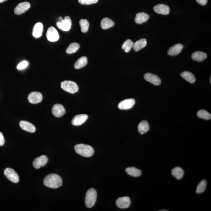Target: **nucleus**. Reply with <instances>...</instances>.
Listing matches in <instances>:
<instances>
[{
  "instance_id": "37",
  "label": "nucleus",
  "mask_w": 211,
  "mask_h": 211,
  "mask_svg": "<svg viewBox=\"0 0 211 211\" xmlns=\"http://www.w3.org/2000/svg\"><path fill=\"white\" fill-rule=\"evenodd\" d=\"M197 3L201 5L204 6L207 4L208 0H196Z\"/></svg>"
},
{
  "instance_id": "19",
  "label": "nucleus",
  "mask_w": 211,
  "mask_h": 211,
  "mask_svg": "<svg viewBox=\"0 0 211 211\" xmlns=\"http://www.w3.org/2000/svg\"><path fill=\"white\" fill-rule=\"evenodd\" d=\"M183 48V46L180 43L176 44L171 47L167 51L169 55L171 56H176L181 52Z\"/></svg>"
},
{
  "instance_id": "25",
  "label": "nucleus",
  "mask_w": 211,
  "mask_h": 211,
  "mask_svg": "<svg viewBox=\"0 0 211 211\" xmlns=\"http://www.w3.org/2000/svg\"><path fill=\"white\" fill-rule=\"evenodd\" d=\"M181 75L185 80L189 82L193 83L196 81V78L194 75L191 72L185 71L181 73Z\"/></svg>"
},
{
  "instance_id": "20",
  "label": "nucleus",
  "mask_w": 211,
  "mask_h": 211,
  "mask_svg": "<svg viewBox=\"0 0 211 211\" xmlns=\"http://www.w3.org/2000/svg\"><path fill=\"white\" fill-rule=\"evenodd\" d=\"M149 19V14L146 13L142 12L136 14L135 21L136 23L141 24L147 21Z\"/></svg>"
},
{
  "instance_id": "9",
  "label": "nucleus",
  "mask_w": 211,
  "mask_h": 211,
  "mask_svg": "<svg viewBox=\"0 0 211 211\" xmlns=\"http://www.w3.org/2000/svg\"><path fill=\"white\" fill-rule=\"evenodd\" d=\"M30 7V3L27 2L21 3L16 6L14 10V13L17 15H20L28 10Z\"/></svg>"
},
{
  "instance_id": "4",
  "label": "nucleus",
  "mask_w": 211,
  "mask_h": 211,
  "mask_svg": "<svg viewBox=\"0 0 211 211\" xmlns=\"http://www.w3.org/2000/svg\"><path fill=\"white\" fill-rule=\"evenodd\" d=\"M61 87L64 91L72 94L78 92L79 90L78 85L72 81H64L61 83Z\"/></svg>"
},
{
  "instance_id": "35",
  "label": "nucleus",
  "mask_w": 211,
  "mask_h": 211,
  "mask_svg": "<svg viewBox=\"0 0 211 211\" xmlns=\"http://www.w3.org/2000/svg\"><path fill=\"white\" fill-rule=\"evenodd\" d=\"M28 65V62L26 61H22L17 66V69L19 70H22L26 68Z\"/></svg>"
},
{
  "instance_id": "21",
  "label": "nucleus",
  "mask_w": 211,
  "mask_h": 211,
  "mask_svg": "<svg viewBox=\"0 0 211 211\" xmlns=\"http://www.w3.org/2000/svg\"><path fill=\"white\" fill-rule=\"evenodd\" d=\"M191 57L193 60L198 62H202L207 58V54L202 51H197L192 53Z\"/></svg>"
},
{
  "instance_id": "10",
  "label": "nucleus",
  "mask_w": 211,
  "mask_h": 211,
  "mask_svg": "<svg viewBox=\"0 0 211 211\" xmlns=\"http://www.w3.org/2000/svg\"><path fill=\"white\" fill-rule=\"evenodd\" d=\"M43 99L42 95L37 92H33L29 95L28 99L31 103L36 104L40 103Z\"/></svg>"
},
{
  "instance_id": "36",
  "label": "nucleus",
  "mask_w": 211,
  "mask_h": 211,
  "mask_svg": "<svg viewBox=\"0 0 211 211\" xmlns=\"http://www.w3.org/2000/svg\"><path fill=\"white\" fill-rule=\"evenodd\" d=\"M5 143V140L3 134L0 132V146L4 145Z\"/></svg>"
},
{
  "instance_id": "30",
  "label": "nucleus",
  "mask_w": 211,
  "mask_h": 211,
  "mask_svg": "<svg viewBox=\"0 0 211 211\" xmlns=\"http://www.w3.org/2000/svg\"><path fill=\"white\" fill-rule=\"evenodd\" d=\"M134 43L131 40L128 39L124 42L122 47V49H123L125 52L128 53L131 50L132 47H133Z\"/></svg>"
},
{
  "instance_id": "12",
  "label": "nucleus",
  "mask_w": 211,
  "mask_h": 211,
  "mask_svg": "<svg viewBox=\"0 0 211 211\" xmlns=\"http://www.w3.org/2000/svg\"><path fill=\"white\" fill-rule=\"evenodd\" d=\"M48 161V158L46 156L42 155L34 159L33 162V165L35 169H39L46 165Z\"/></svg>"
},
{
  "instance_id": "11",
  "label": "nucleus",
  "mask_w": 211,
  "mask_h": 211,
  "mask_svg": "<svg viewBox=\"0 0 211 211\" xmlns=\"http://www.w3.org/2000/svg\"><path fill=\"white\" fill-rule=\"evenodd\" d=\"M135 103V99H129L124 100L119 103L118 108L122 110H127L131 109Z\"/></svg>"
},
{
  "instance_id": "31",
  "label": "nucleus",
  "mask_w": 211,
  "mask_h": 211,
  "mask_svg": "<svg viewBox=\"0 0 211 211\" xmlns=\"http://www.w3.org/2000/svg\"><path fill=\"white\" fill-rule=\"evenodd\" d=\"M80 25L81 30L83 33L87 32L89 29V23L87 20L86 19H81L80 21Z\"/></svg>"
},
{
  "instance_id": "28",
  "label": "nucleus",
  "mask_w": 211,
  "mask_h": 211,
  "mask_svg": "<svg viewBox=\"0 0 211 211\" xmlns=\"http://www.w3.org/2000/svg\"><path fill=\"white\" fill-rule=\"evenodd\" d=\"M172 174L178 180L181 179L184 175V172L183 169L180 167H176L172 170Z\"/></svg>"
},
{
  "instance_id": "7",
  "label": "nucleus",
  "mask_w": 211,
  "mask_h": 211,
  "mask_svg": "<svg viewBox=\"0 0 211 211\" xmlns=\"http://www.w3.org/2000/svg\"><path fill=\"white\" fill-rule=\"evenodd\" d=\"M47 38L49 41L51 42L57 41L59 39L58 33L54 27L51 26L48 29L46 33Z\"/></svg>"
},
{
  "instance_id": "5",
  "label": "nucleus",
  "mask_w": 211,
  "mask_h": 211,
  "mask_svg": "<svg viewBox=\"0 0 211 211\" xmlns=\"http://www.w3.org/2000/svg\"><path fill=\"white\" fill-rule=\"evenodd\" d=\"M56 25L64 31H69L71 27L72 20L69 16H66L64 19L56 23Z\"/></svg>"
},
{
  "instance_id": "27",
  "label": "nucleus",
  "mask_w": 211,
  "mask_h": 211,
  "mask_svg": "<svg viewBox=\"0 0 211 211\" xmlns=\"http://www.w3.org/2000/svg\"><path fill=\"white\" fill-rule=\"evenodd\" d=\"M88 63V59L85 56L81 57L75 63L74 67L76 69H80L85 67Z\"/></svg>"
},
{
  "instance_id": "17",
  "label": "nucleus",
  "mask_w": 211,
  "mask_h": 211,
  "mask_svg": "<svg viewBox=\"0 0 211 211\" xmlns=\"http://www.w3.org/2000/svg\"><path fill=\"white\" fill-rule=\"evenodd\" d=\"M20 128L25 131L33 133L36 131L34 125L26 121H21L19 124Z\"/></svg>"
},
{
  "instance_id": "15",
  "label": "nucleus",
  "mask_w": 211,
  "mask_h": 211,
  "mask_svg": "<svg viewBox=\"0 0 211 211\" xmlns=\"http://www.w3.org/2000/svg\"><path fill=\"white\" fill-rule=\"evenodd\" d=\"M88 116L86 114H80L75 116L72 119V123L75 126H79L87 120Z\"/></svg>"
},
{
  "instance_id": "26",
  "label": "nucleus",
  "mask_w": 211,
  "mask_h": 211,
  "mask_svg": "<svg viewBox=\"0 0 211 211\" xmlns=\"http://www.w3.org/2000/svg\"><path fill=\"white\" fill-rule=\"evenodd\" d=\"M125 171L129 175L134 177L141 176V171L135 167H130L125 169Z\"/></svg>"
},
{
  "instance_id": "39",
  "label": "nucleus",
  "mask_w": 211,
  "mask_h": 211,
  "mask_svg": "<svg viewBox=\"0 0 211 211\" xmlns=\"http://www.w3.org/2000/svg\"><path fill=\"white\" fill-rule=\"evenodd\" d=\"M167 211V210H160V211Z\"/></svg>"
},
{
  "instance_id": "1",
  "label": "nucleus",
  "mask_w": 211,
  "mask_h": 211,
  "mask_svg": "<svg viewBox=\"0 0 211 211\" xmlns=\"http://www.w3.org/2000/svg\"><path fill=\"white\" fill-rule=\"evenodd\" d=\"M43 184L47 187L57 188L62 186V179L57 174H49L47 175L43 180Z\"/></svg>"
},
{
  "instance_id": "3",
  "label": "nucleus",
  "mask_w": 211,
  "mask_h": 211,
  "mask_svg": "<svg viewBox=\"0 0 211 211\" xmlns=\"http://www.w3.org/2000/svg\"><path fill=\"white\" fill-rule=\"evenodd\" d=\"M97 194L94 188H90L86 193L85 197V204L88 208H91L94 205L96 202Z\"/></svg>"
},
{
  "instance_id": "8",
  "label": "nucleus",
  "mask_w": 211,
  "mask_h": 211,
  "mask_svg": "<svg viewBox=\"0 0 211 211\" xmlns=\"http://www.w3.org/2000/svg\"><path fill=\"white\" fill-rule=\"evenodd\" d=\"M131 203V200L129 197L127 196L119 197L116 201V204L117 207L121 209L128 208Z\"/></svg>"
},
{
  "instance_id": "23",
  "label": "nucleus",
  "mask_w": 211,
  "mask_h": 211,
  "mask_svg": "<svg viewBox=\"0 0 211 211\" xmlns=\"http://www.w3.org/2000/svg\"><path fill=\"white\" fill-rule=\"evenodd\" d=\"M147 43V40L144 38L138 40L134 43L133 49L135 51H139L140 50L145 47Z\"/></svg>"
},
{
  "instance_id": "13",
  "label": "nucleus",
  "mask_w": 211,
  "mask_h": 211,
  "mask_svg": "<svg viewBox=\"0 0 211 211\" xmlns=\"http://www.w3.org/2000/svg\"><path fill=\"white\" fill-rule=\"evenodd\" d=\"M154 10L157 13L162 15H167L169 14L170 11V8L164 4H159L154 6Z\"/></svg>"
},
{
  "instance_id": "33",
  "label": "nucleus",
  "mask_w": 211,
  "mask_h": 211,
  "mask_svg": "<svg viewBox=\"0 0 211 211\" xmlns=\"http://www.w3.org/2000/svg\"><path fill=\"white\" fill-rule=\"evenodd\" d=\"M207 181L205 180H203L198 184L196 188V192L197 194H201L205 191L207 186Z\"/></svg>"
},
{
  "instance_id": "32",
  "label": "nucleus",
  "mask_w": 211,
  "mask_h": 211,
  "mask_svg": "<svg viewBox=\"0 0 211 211\" xmlns=\"http://www.w3.org/2000/svg\"><path fill=\"white\" fill-rule=\"evenodd\" d=\"M197 115L199 118L205 119L206 120H210L211 119V114L203 109L197 112Z\"/></svg>"
},
{
  "instance_id": "18",
  "label": "nucleus",
  "mask_w": 211,
  "mask_h": 211,
  "mask_svg": "<svg viewBox=\"0 0 211 211\" xmlns=\"http://www.w3.org/2000/svg\"><path fill=\"white\" fill-rule=\"evenodd\" d=\"M43 25L41 22L36 23L33 27V35L35 38H39L43 34Z\"/></svg>"
},
{
  "instance_id": "24",
  "label": "nucleus",
  "mask_w": 211,
  "mask_h": 211,
  "mask_svg": "<svg viewBox=\"0 0 211 211\" xmlns=\"http://www.w3.org/2000/svg\"><path fill=\"white\" fill-rule=\"evenodd\" d=\"M115 23L108 18L105 17L103 19L101 22V28L104 30L109 29L114 26Z\"/></svg>"
},
{
  "instance_id": "16",
  "label": "nucleus",
  "mask_w": 211,
  "mask_h": 211,
  "mask_svg": "<svg viewBox=\"0 0 211 211\" xmlns=\"http://www.w3.org/2000/svg\"><path fill=\"white\" fill-rule=\"evenodd\" d=\"M145 79L147 81L156 85H160L161 80L160 78L157 75L152 73H147L144 75Z\"/></svg>"
},
{
  "instance_id": "22",
  "label": "nucleus",
  "mask_w": 211,
  "mask_h": 211,
  "mask_svg": "<svg viewBox=\"0 0 211 211\" xmlns=\"http://www.w3.org/2000/svg\"><path fill=\"white\" fill-rule=\"evenodd\" d=\"M149 125L148 122L146 120H143L140 122L138 125V131L142 135L147 133L149 130Z\"/></svg>"
},
{
  "instance_id": "2",
  "label": "nucleus",
  "mask_w": 211,
  "mask_h": 211,
  "mask_svg": "<svg viewBox=\"0 0 211 211\" xmlns=\"http://www.w3.org/2000/svg\"><path fill=\"white\" fill-rule=\"evenodd\" d=\"M75 149L77 153L83 157H89L93 155L94 150L92 147L84 144L76 145Z\"/></svg>"
},
{
  "instance_id": "6",
  "label": "nucleus",
  "mask_w": 211,
  "mask_h": 211,
  "mask_svg": "<svg viewBox=\"0 0 211 211\" xmlns=\"http://www.w3.org/2000/svg\"><path fill=\"white\" fill-rule=\"evenodd\" d=\"M4 174L9 181L14 183H17L19 181L18 175L15 170L12 168H7L4 170Z\"/></svg>"
},
{
  "instance_id": "38",
  "label": "nucleus",
  "mask_w": 211,
  "mask_h": 211,
  "mask_svg": "<svg viewBox=\"0 0 211 211\" xmlns=\"http://www.w3.org/2000/svg\"><path fill=\"white\" fill-rule=\"evenodd\" d=\"M6 1H7V0H0V3H3Z\"/></svg>"
},
{
  "instance_id": "14",
  "label": "nucleus",
  "mask_w": 211,
  "mask_h": 211,
  "mask_svg": "<svg viewBox=\"0 0 211 211\" xmlns=\"http://www.w3.org/2000/svg\"><path fill=\"white\" fill-rule=\"evenodd\" d=\"M65 108L60 104H55L52 108V114L56 117H62L65 114Z\"/></svg>"
},
{
  "instance_id": "34",
  "label": "nucleus",
  "mask_w": 211,
  "mask_h": 211,
  "mask_svg": "<svg viewBox=\"0 0 211 211\" xmlns=\"http://www.w3.org/2000/svg\"><path fill=\"white\" fill-rule=\"evenodd\" d=\"M79 2L83 5H90L96 4L98 0H78Z\"/></svg>"
},
{
  "instance_id": "29",
  "label": "nucleus",
  "mask_w": 211,
  "mask_h": 211,
  "mask_svg": "<svg viewBox=\"0 0 211 211\" xmlns=\"http://www.w3.org/2000/svg\"><path fill=\"white\" fill-rule=\"evenodd\" d=\"M80 47L78 43L74 42L71 43L66 50V53L68 54H72L78 51Z\"/></svg>"
}]
</instances>
